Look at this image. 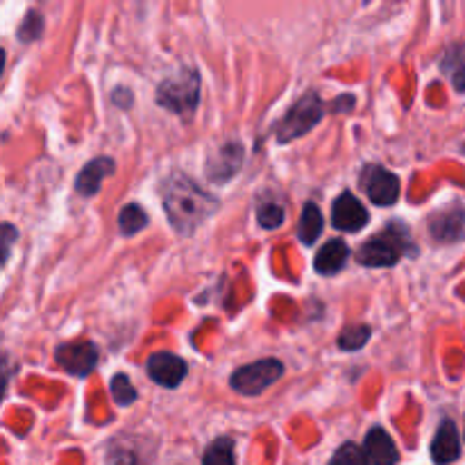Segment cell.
<instances>
[{
    "mask_svg": "<svg viewBox=\"0 0 465 465\" xmlns=\"http://www.w3.org/2000/svg\"><path fill=\"white\" fill-rule=\"evenodd\" d=\"M163 209L168 213V221L175 227L180 234L189 236L203 225L213 212H216L218 203L213 195L200 189L191 177L182 175V173H173L166 182H163Z\"/></svg>",
    "mask_w": 465,
    "mask_h": 465,
    "instance_id": "6da1fadb",
    "label": "cell"
},
{
    "mask_svg": "<svg viewBox=\"0 0 465 465\" xmlns=\"http://www.w3.org/2000/svg\"><path fill=\"white\" fill-rule=\"evenodd\" d=\"M200 100V75L193 68H182L166 77L157 89V103L177 116H191Z\"/></svg>",
    "mask_w": 465,
    "mask_h": 465,
    "instance_id": "7a4b0ae2",
    "label": "cell"
},
{
    "mask_svg": "<svg viewBox=\"0 0 465 465\" xmlns=\"http://www.w3.org/2000/svg\"><path fill=\"white\" fill-rule=\"evenodd\" d=\"M322 116H325V104H322V100L318 98L313 91H309V94H304L298 103L291 104L286 116L282 118L277 141H280V143H286V141L300 139V136L307 134Z\"/></svg>",
    "mask_w": 465,
    "mask_h": 465,
    "instance_id": "3957f363",
    "label": "cell"
},
{
    "mask_svg": "<svg viewBox=\"0 0 465 465\" xmlns=\"http://www.w3.org/2000/svg\"><path fill=\"white\" fill-rule=\"evenodd\" d=\"M400 232H404L402 225H389L384 234H377L375 239L363 243L357 254L359 263L371 268L395 266L404 254V243H407V234L400 236Z\"/></svg>",
    "mask_w": 465,
    "mask_h": 465,
    "instance_id": "277c9868",
    "label": "cell"
},
{
    "mask_svg": "<svg viewBox=\"0 0 465 465\" xmlns=\"http://www.w3.org/2000/svg\"><path fill=\"white\" fill-rule=\"evenodd\" d=\"M284 375V366L277 359H262L250 366L239 368L232 375V389L241 395H262L268 386L275 384L280 377Z\"/></svg>",
    "mask_w": 465,
    "mask_h": 465,
    "instance_id": "5b68a950",
    "label": "cell"
},
{
    "mask_svg": "<svg viewBox=\"0 0 465 465\" xmlns=\"http://www.w3.org/2000/svg\"><path fill=\"white\" fill-rule=\"evenodd\" d=\"M361 189L375 204L389 207L400 198V180L391 171L377 163H368L361 171Z\"/></svg>",
    "mask_w": 465,
    "mask_h": 465,
    "instance_id": "8992f818",
    "label": "cell"
},
{
    "mask_svg": "<svg viewBox=\"0 0 465 465\" xmlns=\"http://www.w3.org/2000/svg\"><path fill=\"white\" fill-rule=\"evenodd\" d=\"M98 348L94 343H64L54 350V359L66 372L86 377L98 363Z\"/></svg>",
    "mask_w": 465,
    "mask_h": 465,
    "instance_id": "52a82bcc",
    "label": "cell"
},
{
    "mask_svg": "<svg viewBox=\"0 0 465 465\" xmlns=\"http://www.w3.org/2000/svg\"><path fill=\"white\" fill-rule=\"evenodd\" d=\"M189 368H186L184 359H180L173 352H154L148 359V375L150 380L157 381L159 386H166V389H175L182 384V380L186 377Z\"/></svg>",
    "mask_w": 465,
    "mask_h": 465,
    "instance_id": "ba28073f",
    "label": "cell"
},
{
    "mask_svg": "<svg viewBox=\"0 0 465 465\" xmlns=\"http://www.w3.org/2000/svg\"><path fill=\"white\" fill-rule=\"evenodd\" d=\"M430 232L440 243H454L465 236V207L452 204L448 209H440L430 218Z\"/></svg>",
    "mask_w": 465,
    "mask_h": 465,
    "instance_id": "9c48e42d",
    "label": "cell"
},
{
    "mask_svg": "<svg viewBox=\"0 0 465 465\" xmlns=\"http://www.w3.org/2000/svg\"><path fill=\"white\" fill-rule=\"evenodd\" d=\"M331 223L341 232H359L368 225V212L350 191L341 193L331 207Z\"/></svg>",
    "mask_w": 465,
    "mask_h": 465,
    "instance_id": "30bf717a",
    "label": "cell"
},
{
    "mask_svg": "<svg viewBox=\"0 0 465 465\" xmlns=\"http://www.w3.org/2000/svg\"><path fill=\"white\" fill-rule=\"evenodd\" d=\"M459 454H461V439L457 425L452 420H443L431 443V459L439 465H450L457 461Z\"/></svg>",
    "mask_w": 465,
    "mask_h": 465,
    "instance_id": "8fae6325",
    "label": "cell"
},
{
    "mask_svg": "<svg viewBox=\"0 0 465 465\" xmlns=\"http://www.w3.org/2000/svg\"><path fill=\"white\" fill-rule=\"evenodd\" d=\"M366 454L368 461L372 465H395L400 461V452L395 448L393 439L389 436V431L381 430V427H372L366 436Z\"/></svg>",
    "mask_w": 465,
    "mask_h": 465,
    "instance_id": "7c38bea8",
    "label": "cell"
},
{
    "mask_svg": "<svg viewBox=\"0 0 465 465\" xmlns=\"http://www.w3.org/2000/svg\"><path fill=\"white\" fill-rule=\"evenodd\" d=\"M241 162H243V148H241L239 143L223 145V148L216 153V157L209 159L207 175L218 182L230 180V177L239 171Z\"/></svg>",
    "mask_w": 465,
    "mask_h": 465,
    "instance_id": "4fadbf2b",
    "label": "cell"
},
{
    "mask_svg": "<svg viewBox=\"0 0 465 465\" xmlns=\"http://www.w3.org/2000/svg\"><path fill=\"white\" fill-rule=\"evenodd\" d=\"M114 173V162L107 157H98L86 163L82 173L77 175V193L80 195H95L100 191V184L107 175Z\"/></svg>",
    "mask_w": 465,
    "mask_h": 465,
    "instance_id": "5bb4252c",
    "label": "cell"
},
{
    "mask_svg": "<svg viewBox=\"0 0 465 465\" xmlns=\"http://www.w3.org/2000/svg\"><path fill=\"white\" fill-rule=\"evenodd\" d=\"M348 257L350 248L345 245V241L334 239L318 250L313 266H316V271L321 272V275H336V272L348 263Z\"/></svg>",
    "mask_w": 465,
    "mask_h": 465,
    "instance_id": "9a60e30c",
    "label": "cell"
},
{
    "mask_svg": "<svg viewBox=\"0 0 465 465\" xmlns=\"http://www.w3.org/2000/svg\"><path fill=\"white\" fill-rule=\"evenodd\" d=\"M322 225H325V221H322L321 209H318L313 203L304 204L302 216H300V225H298L300 241H302V243H307V245H312L313 241L321 236Z\"/></svg>",
    "mask_w": 465,
    "mask_h": 465,
    "instance_id": "2e32d148",
    "label": "cell"
},
{
    "mask_svg": "<svg viewBox=\"0 0 465 465\" xmlns=\"http://www.w3.org/2000/svg\"><path fill=\"white\" fill-rule=\"evenodd\" d=\"M148 225V216H145L143 209L139 204H127V207L121 209V216H118V227H121V234L132 236L136 232H141Z\"/></svg>",
    "mask_w": 465,
    "mask_h": 465,
    "instance_id": "e0dca14e",
    "label": "cell"
},
{
    "mask_svg": "<svg viewBox=\"0 0 465 465\" xmlns=\"http://www.w3.org/2000/svg\"><path fill=\"white\" fill-rule=\"evenodd\" d=\"M203 465H236L234 461V440L218 439L204 452Z\"/></svg>",
    "mask_w": 465,
    "mask_h": 465,
    "instance_id": "ac0fdd59",
    "label": "cell"
},
{
    "mask_svg": "<svg viewBox=\"0 0 465 465\" xmlns=\"http://www.w3.org/2000/svg\"><path fill=\"white\" fill-rule=\"evenodd\" d=\"M371 327L368 325H352L345 327L339 336V345L343 350H361L371 341Z\"/></svg>",
    "mask_w": 465,
    "mask_h": 465,
    "instance_id": "d6986e66",
    "label": "cell"
},
{
    "mask_svg": "<svg viewBox=\"0 0 465 465\" xmlns=\"http://www.w3.org/2000/svg\"><path fill=\"white\" fill-rule=\"evenodd\" d=\"M443 71L448 73L450 80H452V84L457 86L459 91L465 89V54L463 53H448V57H445L443 62Z\"/></svg>",
    "mask_w": 465,
    "mask_h": 465,
    "instance_id": "ffe728a7",
    "label": "cell"
},
{
    "mask_svg": "<svg viewBox=\"0 0 465 465\" xmlns=\"http://www.w3.org/2000/svg\"><path fill=\"white\" fill-rule=\"evenodd\" d=\"M330 465H368V454L359 445L345 443L336 450Z\"/></svg>",
    "mask_w": 465,
    "mask_h": 465,
    "instance_id": "44dd1931",
    "label": "cell"
},
{
    "mask_svg": "<svg viewBox=\"0 0 465 465\" xmlns=\"http://www.w3.org/2000/svg\"><path fill=\"white\" fill-rule=\"evenodd\" d=\"M259 225L266 230H277L284 223V207L280 203H263L257 209Z\"/></svg>",
    "mask_w": 465,
    "mask_h": 465,
    "instance_id": "7402d4cb",
    "label": "cell"
},
{
    "mask_svg": "<svg viewBox=\"0 0 465 465\" xmlns=\"http://www.w3.org/2000/svg\"><path fill=\"white\" fill-rule=\"evenodd\" d=\"M112 395H114V400L121 404V407H127V404H132L136 400L134 386H132V381L127 380L125 375L114 377V380H112Z\"/></svg>",
    "mask_w": 465,
    "mask_h": 465,
    "instance_id": "603a6c76",
    "label": "cell"
},
{
    "mask_svg": "<svg viewBox=\"0 0 465 465\" xmlns=\"http://www.w3.org/2000/svg\"><path fill=\"white\" fill-rule=\"evenodd\" d=\"M41 25H44V23H41L39 14L27 12V16H25V21H23L21 30H18V36H21L23 41L36 39V36L41 35Z\"/></svg>",
    "mask_w": 465,
    "mask_h": 465,
    "instance_id": "cb8c5ba5",
    "label": "cell"
},
{
    "mask_svg": "<svg viewBox=\"0 0 465 465\" xmlns=\"http://www.w3.org/2000/svg\"><path fill=\"white\" fill-rule=\"evenodd\" d=\"M3 232H5V236H3V254H5V262H7V257H9V245L14 243V241H16V232H14V227L9 225V223H5L3 225Z\"/></svg>",
    "mask_w": 465,
    "mask_h": 465,
    "instance_id": "d4e9b609",
    "label": "cell"
}]
</instances>
